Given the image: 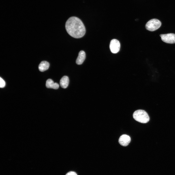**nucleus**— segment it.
<instances>
[{
	"instance_id": "1",
	"label": "nucleus",
	"mask_w": 175,
	"mask_h": 175,
	"mask_svg": "<svg viewBox=\"0 0 175 175\" xmlns=\"http://www.w3.org/2000/svg\"><path fill=\"white\" fill-rule=\"evenodd\" d=\"M65 27L68 33L74 38H81L85 34L86 29L84 25L81 20L77 17L70 18L66 22Z\"/></svg>"
},
{
	"instance_id": "2",
	"label": "nucleus",
	"mask_w": 175,
	"mask_h": 175,
	"mask_svg": "<svg viewBox=\"0 0 175 175\" xmlns=\"http://www.w3.org/2000/svg\"><path fill=\"white\" fill-rule=\"evenodd\" d=\"M133 116L135 120L142 123H146L149 120V117L147 113L142 110L135 111L133 114Z\"/></svg>"
},
{
	"instance_id": "3",
	"label": "nucleus",
	"mask_w": 175,
	"mask_h": 175,
	"mask_svg": "<svg viewBox=\"0 0 175 175\" xmlns=\"http://www.w3.org/2000/svg\"><path fill=\"white\" fill-rule=\"evenodd\" d=\"M161 25V22L156 19H151L148 21L145 25V28L150 31H154L159 28Z\"/></svg>"
},
{
	"instance_id": "4",
	"label": "nucleus",
	"mask_w": 175,
	"mask_h": 175,
	"mask_svg": "<svg viewBox=\"0 0 175 175\" xmlns=\"http://www.w3.org/2000/svg\"><path fill=\"white\" fill-rule=\"evenodd\" d=\"M161 40L164 42L168 44L175 43V34L169 33L160 35Z\"/></svg>"
},
{
	"instance_id": "5",
	"label": "nucleus",
	"mask_w": 175,
	"mask_h": 175,
	"mask_svg": "<svg viewBox=\"0 0 175 175\" xmlns=\"http://www.w3.org/2000/svg\"><path fill=\"white\" fill-rule=\"evenodd\" d=\"M109 47L111 52L113 53H116L118 52L120 50V44L118 40L114 39L111 41Z\"/></svg>"
},
{
	"instance_id": "6",
	"label": "nucleus",
	"mask_w": 175,
	"mask_h": 175,
	"mask_svg": "<svg viewBox=\"0 0 175 175\" xmlns=\"http://www.w3.org/2000/svg\"><path fill=\"white\" fill-rule=\"evenodd\" d=\"M131 141L130 137L128 135L123 134L120 137L119 139V142L122 146H126L128 145Z\"/></svg>"
},
{
	"instance_id": "7",
	"label": "nucleus",
	"mask_w": 175,
	"mask_h": 175,
	"mask_svg": "<svg viewBox=\"0 0 175 175\" xmlns=\"http://www.w3.org/2000/svg\"><path fill=\"white\" fill-rule=\"evenodd\" d=\"M86 58V54L84 51H81L79 52L78 56L76 59V62L78 65L82 64Z\"/></svg>"
},
{
	"instance_id": "8",
	"label": "nucleus",
	"mask_w": 175,
	"mask_h": 175,
	"mask_svg": "<svg viewBox=\"0 0 175 175\" xmlns=\"http://www.w3.org/2000/svg\"><path fill=\"white\" fill-rule=\"evenodd\" d=\"M46 86L48 88L57 89L59 88V85L58 83H54L52 79H49L46 81Z\"/></svg>"
},
{
	"instance_id": "9",
	"label": "nucleus",
	"mask_w": 175,
	"mask_h": 175,
	"mask_svg": "<svg viewBox=\"0 0 175 175\" xmlns=\"http://www.w3.org/2000/svg\"><path fill=\"white\" fill-rule=\"evenodd\" d=\"M69 83V79L67 76H64L61 79L60 81V84L62 88H65L68 86Z\"/></svg>"
},
{
	"instance_id": "10",
	"label": "nucleus",
	"mask_w": 175,
	"mask_h": 175,
	"mask_svg": "<svg viewBox=\"0 0 175 175\" xmlns=\"http://www.w3.org/2000/svg\"><path fill=\"white\" fill-rule=\"evenodd\" d=\"M50 66L49 63L46 61H43L41 62L38 66L39 70L44 72L48 69Z\"/></svg>"
},
{
	"instance_id": "11",
	"label": "nucleus",
	"mask_w": 175,
	"mask_h": 175,
	"mask_svg": "<svg viewBox=\"0 0 175 175\" xmlns=\"http://www.w3.org/2000/svg\"><path fill=\"white\" fill-rule=\"evenodd\" d=\"M5 85V82L4 80L1 77L0 78V87L4 88Z\"/></svg>"
},
{
	"instance_id": "12",
	"label": "nucleus",
	"mask_w": 175,
	"mask_h": 175,
	"mask_svg": "<svg viewBox=\"0 0 175 175\" xmlns=\"http://www.w3.org/2000/svg\"><path fill=\"white\" fill-rule=\"evenodd\" d=\"M66 175H77L74 172L70 171L67 173Z\"/></svg>"
}]
</instances>
